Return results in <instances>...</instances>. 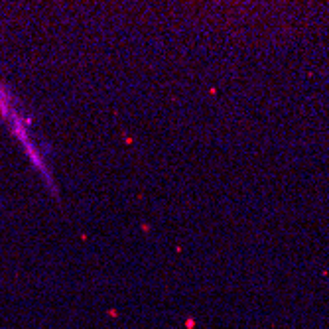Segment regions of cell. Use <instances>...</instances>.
Returning a JSON list of instances; mask_svg holds the SVG:
<instances>
[{
  "label": "cell",
  "mask_w": 329,
  "mask_h": 329,
  "mask_svg": "<svg viewBox=\"0 0 329 329\" xmlns=\"http://www.w3.org/2000/svg\"><path fill=\"white\" fill-rule=\"evenodd\" d=\"M0 115L6 118V122L10 124L12 132L18 136V142L22 144V148L26 150V154L30 156V160L34 162V166L39 170V174L45 177V181L50 183V187L53 189V181H51V171L50 166L45 164L44 156L38 148V142L32 138V132H28V126L24 124V115L18 109V104L12 101V95L4 89V85L0 83Z\"/></svg>",
  "instance_id": "1"
}]
</instances>
